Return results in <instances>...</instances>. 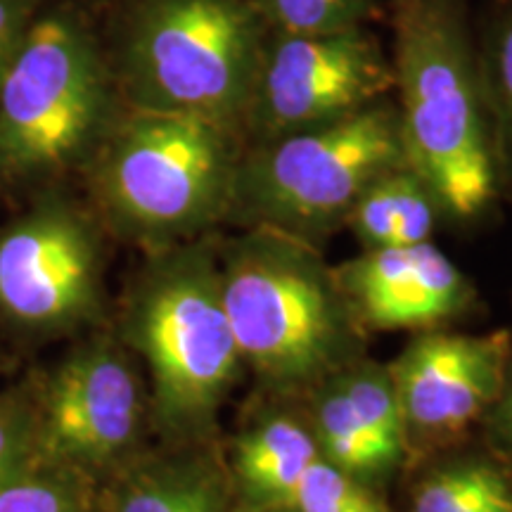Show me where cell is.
<instances>
[{"instance_id":"6da1fadb","label":"cell","mask_w":512,"mask_h":512,"mask_svg":"<svg viewBox=\"0 0 512 512\" xmlns=\"http://www.w3.org/2000/svg\"><path fill=\"white\" fill-rule=\"evenodd\" d=\"M406 162L453 221H479L503 190L465 0H387Z\"/></svg>"},{"instance_id":"7a4b0ae2","label":"cell","mask_w":512,"mask_h":512,"mask_svg":"<svg viewBox=\"0 0 512 512\" xmlns=\"http://www.w3.org/2000/svg\"><path fill=\"white\" fill-rule=\"evenodd\" d=\"M268 34L249 0H117L102 41L124 105L242 133Z\"/></svg>"},{"instance_id":"3957f363","label":"cell","mask_w":512,"mask_h":512,"mask_svg":"<svg viewBox=\"0 0 512 512\" xmlns=\"http://www.w3.org/2000/svg\"><path fill=\"white\" fill-rule=\"evenodd\" d=\"M121 105L88 17L36 12L0 83V183L34 185L86 166Z\"/></svg>"},{"instance_id":"277c9868","label":"cell","mask_w":512,"mask_h":512,"mask_svg":"<svg viewBox=\"0 0 512 512\" xmlns=\"http://www.w3.org/2000/svg\"><path fill=\"white\" fill-rule=\"evenodd\" d=\"M245 145L214 119L121 105L86 169L117 226L174 240L230 214Z\"/></svg>"},{"instance_id":"5b68a950","label":"cell","mask_w":512,"mask_h":512,"mask_svg":"<svg viewBox=\"0 0 512 512\" xmlns=\"http://www.w3.org/2000/svg\"><path fill=\"white\" fill-rule=\"evenodd\" d=\"M221 273V297L242 363L271 387L316 382L354 347L347 302L304 240L256 226Z\"/></svg>"},{"instance_id":"8992f818","label":"cell","mask_w":512,"mask_h":512,"mask_svg":"<svg viewBox=\"0 0 512 512\" xmlns=\"http://www.w3.org/2000/svg\"><path fill=\"white\" fill-rule=\"evenodd\" d=\"M408 164L392 98L349 117L245 145L230 214L294 238L335 228L370 183Z\"/></svg>"},{"instance_id":"52a82bcc","label":"cell","mask_w":512,"mask_h":512,"mask_svg":"<svg viewBox=\"0 0 512 512\" xmlns=\"http://www.w3.org/2000/svg\"><path fill=\"white\" fill-rule=\"evenodd\" d=\"M128 330L150 370L159 422L176 434L207 430L242 366L219 268L204 254L166 261L140 287Z\"/></svg>"},{"instance_id":"ba28073f","label":"cell","mask_w":512,"mask_h":512,"mask_svg":"<svg viewBox=\"0 0 512 512\" xmlns=\"http://www.w3.org/2000/svg\"><path fill=\"white\" fill-rule=\"evenodd\" d=\"M392 55L370 27L266 38L245 114V143L330 124L392 98Z\"/></svg>"},{"instance_id":"9c48e42d","label":"cell","mask_w":512,"mask_h":512,"mask_svg":"<svg viewBox=\"0 0 512 512\" xmlns=\"http://www.w3.org/2000/svg\"><path fill=\"white\" fill-rule=\"evenodd\" d=\"M98 271L91 223L50 197L0 233V313L34 330L76 323L93 309Z\"/></svg>"},{"instance_id":"30bf717a","label":"cell","mask_w":512,"mask_h":512,"mask_svg":"<svg viewBox=\"0 0 512 512\" xmlns=\"http://www.w3.org/2000/svg\"><path fill=\"white\" fill-rule=\"evenodd\" d=\"M34 420L41 463L69 470L110 463L136 441L143 420L136 370L112 344H88L50 377Z\"/></svg>"},{"instance_id":"8fae6325","label":"cell","mask_w":512,"mask_h":512,"mask_svg":"<svg viewBox=\"0 0 512 512\" xmlns=\"http://www.w3.org/2000/svg\"><path fill=\"white\" fill-rule=\"evenodd\" d=\"M512 361L508 330L425 332L389 363L411 439H446L484 420Z\"/></svg>"},{"instance_id":"7c38bea8","label":"cell","mask_w":512,"mask_h":512,"mask_svg":"<svg viewBox=\"0 0 512 512\" xmlns=\"http://www.w3.org/2000/svg\"><path fill=\"white\" fill-rule=\"evenodd\" d=\"M332 278L356 325L370 330L434 328L475 299L463 271L432 242L366 249Z\"/></svg>"},{"instance_id":"4fadbf2b","label":"cell","mask_w":512,"mask_h":512,"mask_svg":"<svg viewBox=\"0 0 512 512\" xmlns=\"http://www.w3.org/2000/svg\"><path fill=\"white\" fill-rule=\"evenodd\" d=\"M439 211L432 190L403 164L370 183L344 223L366 249L406 247L430 242Z\"/></svg>"},{"instance_id":"5bb4252c","label":"cell","mask_w":512,"mask_h":512,"mask_svg":"<svg viewBox=\"0 0 512 512\" xmlns=\"http://www.w3.org/2000/svg\"><path fill=\"white\" fill-rule=\"evenodd\" d=\"M318 458L311 430L292 418H268L238 439L233 463L252 503L290 508L294 489Z\"/></svg>"},{"instance_id":"9a60e30c","label":"cell","mask_w":512,"mask_h":512,"mask_svg":"<svg viewBox=\"0 0 512 512\" xmlns=\"http://www.w3.org/2000/svg\"><path fill=\"white\" fill-rule=\"evenodd\" d=\"M413 512H512V470L498 458L439 467L415 489Z\"/></svg>"},{"instance_id":"2e32d148","label":"cell","mask_w":512,"mask_h":512,"mask_svg":"<svg viewBox=\"0 0 512 512\" xmlns=\"http://www.w3.org/2000/svg\"><path fill=\"white\" fill-rule=\"evenodd\" d=\"M475 41L501 181L512 185V0H498Z\"/></svg>"},{"instance_id":"e0dca14e","label":"cell","mask_w":512,"mask_h":512,"mask_svg":"<svg viewBox=\"0 0 512 512\" xmlns=\"http://www.w3.org/2000/svg\"><path fill=\"white\" fill-rule=\"evenodd\" d=\"M311 432L318 444L320 458L361 482L368 484L370 479L394 470L384 460L380 448L373 444L366 427L358 422L356 413L351 411L337 380H332L318 394Z\"/></svg>"},{"instance_id":"ac0fdd59","label":"cell","mask_w":512,"mask_h":512,"mask_svg":"<svg viewBox=\"0 0 512 512\" xmlns=\"http://www.w3.org/2000/svg\"><path fill=\"white\" fill-rule=\"evenodd\" d=\"M335 380L347 396L358 422L366 427L373 444L380 448L384 460L392 467L399 465L408 446V432L389 368L377 366V363H361L339 373Z\"/></svg>"},{"instance_id":"d6986e66","label":"cell","mask_w":512,"mask_h":512,"mask_svg":"<svg viewBox=\"0 0 512 512\" xmlns=\"http://www.w3.org/2000/svg\"><path fill=\"white\" fill-rule=\"evenodd\" d=\"M117 512H226L216 479L200 467L145 472L126 486Z\"/></svg>"},{"instance_id":"ffe728a7","label":"cell","mask_w":512,"mask_h":512,"mask_svg":"<svg viewBox=\"0 0 512 512\" xmlns=\"http://www.w3.org/2000/svg\"><path fill=\"white\" fill-rule=\"evenodd\" d=\"M275 34H332L387 19L382 0H249Z\"/></svg>"},{"instance_id":"44dd1931","label":"cell","mask_w":512,"mask_h":512,"mask_svg":"<svg viewBox=\"0 0 512 512\" xmlns=\"http://www.w3.org/2000/svg\"><path fill=\"white\" fill-rule=\"evenodd\" d=\"M0 512H86L76 470L34 463L0 484Z\"/></svg>"},{"instance_id":"7402d4cb","label":"cell","mask_w":512,"mask_h":512,"mask_svg":"<svg viewBox=\"0 0 512 512\" xmlns=\"http://www.w3.org/2000/svg\"><path fill=\"white\" fill-rule=\"evenodd\" d=\"M294 512H389L366 482L318 458L304 472L290 501Z\"/></svg>"},{"instance_id":"603a6c76","label":"cell","mask_w":512,"mask_h":512,"mask_svg":"<svg viewBox=\"0 0 512 512\" xmlns=\"http://www.w3.org/2000/svg\"><path fill=\"white\" fill-rule=\"evenodd\" d=\"M34 411L22 399H0V484L36 460Z\"/></svg>"},{"instance_id":"cb8c5ba5","label":"cell","mask_w":512,"mask_h":512,"mask_svg":"<svg viewBox=\"0 0 512 512\" xmlns=\"http://www.w3.org/2000/svg\"><path fill=\"white\" fill-rule=\"evenodd\" d=\"M36 17V0H0V83Z\"/></svg>"},{"instance_id":"d4e9b609","label":"cell","mask_w":512,"mask_h":512,"mask_svg":"<svg viewBox=\"0 0 512 512\" xmlns=\"http://www.w3.org/2000/svg\"><path fill=\"white\" fill-rule=\"evenodd\" d=\"M484 422L486 434H489V444L496 451V458L512 470V361L501 394H498L491 411L486 413Z\"/></svg>"},{"instance_id":"484cf974","label":"cell","mask_w":512,"mask_h":512,"mask_svg":"<svg viewBox=\"0 0 512 512\" xmlns=\"http://www.w3.org/2000/svg\"><path fill=\"white\" fill-rule=\"evenodd\" d=\"M238 512H294L290 508H283V505H264V503H252L249 508H242Z\"/></svg>"}]
</instances>
